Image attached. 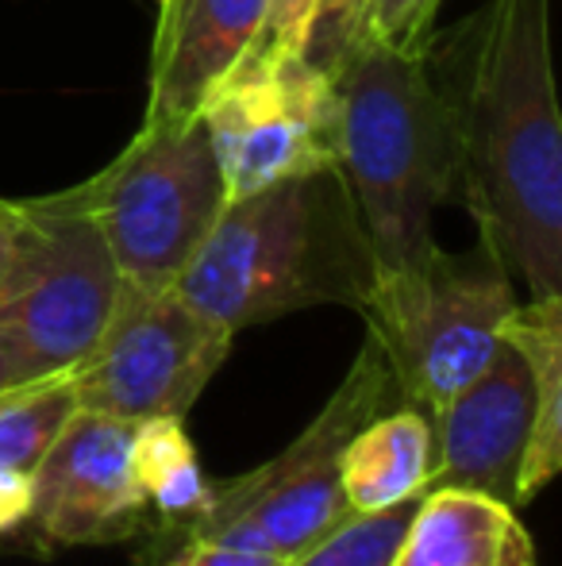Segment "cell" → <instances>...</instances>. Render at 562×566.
I'll return each mask as SVG.
<instances>
[{"instance_id":"cell-12","label":"cell","mask_w":562,"mask_h":566,"mask_svg":"<svg viewBox=\"0 0 562 566\" xmlns=\"http://www.w3.org/2000/svg\"><path fill=\"white\" fill-rule=\"evenodd\" d=\"M266 20V0H158L142 124L201 116L243 66Z\"/></svg>"},{"instance_id":"cell-6","label":"cell","mask_w":562,"mask_h":566,"mask_svg":"<svg viewBox=\"0 0 562 566\" xmlns=\"http://www.w3.org/2000/svg\"><path fill=\"white\" fill-rule=\"evenodd\" d=\"M82 193L120 277L139 290H173L227 205L201 116L142 124Z\"/></svg>"},{"instance_id":"cell-26","label":"cell","mask_w":562,"mask_h":566,"mask_svg":"<svg viewBox=\"0 0 562 566\" xmlns=\"http://www.w3.org/2000/svg\"><path fill=\"white\" fill-rule=\"evenodd\" d=\"M12 231H15V201L0 197V270H4L8 247H12Z\"/></svg>"},{"instance_id":"cell-3","label":"cell","mask_w":562,"mask_h":566,"mask_svg":"<svg viewBox=\"0 0 562 566\" xmlns=\"http://www.w3.org/2000/svg\"><path fill=\"white\" fill-rule=\"evenodd\" d=\"M336 166L367 231L374 285H397L432 259V212L455 189L447 93L424 59L359 39L331 74ZM370 301V297H367Z\"/></svg>"},{"instance_id":"cell-11","label":"cell","mask_w":562,"mask_h":566,"mask_svg":"<svg viewBox=\"0 0 562 566\" xmlns=\"http://www.w3.org/2000/svg\"><path fill=\"white\" fill-rule=\"evenodd\" d=\"M536 378L528 358L501 339L481 374L432 412L427 490H470L520 509V470L532 443Z\"/></svg>"},{"instance_id":"cell-1","label":"cell","mask_w":562,"mask_h":566,"mask_svg":"<svg viewBox=\"0 0 562 566\" xmlns=\"http://www.w3.org/2000/svg\"><path fill=\"white\" fill-rule=\"evenodd\" d=\"M455 189L532 297H562V119L548 0H489L463 97H447Z\"/></svg>"},{"instance_id":"cell-7","label":"cell","mask_w":562,"mask_h":566,"mask_svg":"<svg viewBox=\"0 0 562 566\" xmlns=\"http://www.w3.org/2000/svg\"><path fill=\"white\" fill-rule=\"evenodd\" d=\"M517 305L512 274L481 239L474 251L435 247L413 277L370 293L362 316L390 358L397 405L432 417L494 358Z\"/></svg>"},{"instance_id":"cell-20","label":"cell","mask_w":562,"mask_h":566,"mask_svg":"<svg viewBox=\"0 0 562 566\" xmlns=\"http://www.w3.org/2000/svg\"><path fill=\"white\" fill-rule=\"evenodd\" d=\"M370 0H316L312 23H308L305 54L300 59L316 66L320 74H336L339 62L351 54V46L362 39L367 28Z\"/></svg>"},{"instance_id":"cell-25","label":"cell","mask_w":562,"mask_h":566,"mask_svg":"<svg viewBox=\"0 0 562 566\" xmlns=\"http://www.w3.org/2000/svg\"><path fill=\"white\" fill-rule=\"evenodd\" d=\"M494 566H536V544L528 536V528H520L517 536L509 539V547L501 552V559Z\"/></svg>"},{"instance_id":"cell-22","label":"cell","mask_w":562,"mask_h":566,"mask_svg":"<svg viewBox=\"0 0 562 566\" xmlns=\"http://www.w3.org/2000/svg\"><path fill=\"white\" fill-rule=\"evenodd\" d=\"M150 566H285L289 559L271 552H255V547L240 544H220V539H178V544L162 547Z\"/></svg>"},{"instance_id":"cell-5","label":"cell","mask_w":562,"mask_h":566,"mask_svg":"<svg viewBox=\"0 0 562 566\" xmlns=\"http://www.w3.org/2000/svg\"><path fill=\"white\" fill-rule=\"evenodd\" d=\"M120 282L82 181L15 201L12 247L0 270V332L20 347L31 378H59L89 355Z\"/></svg>"},{"instance_id":"cell-8","label":"cell","mask_w":562,"mask_h":566,"mask_svg":"<svg viewBox=\"0 0 562 566\" xmlns=\"http://www.w3.org/2000/svg\"><path fill=\"white\" fill-rule=\"evenodd\" d=\"M232 339V332L216 328L178 290L120 282L105 332L70 370V389L77 409L124 424L185 417L224 366Z\"/></svg>"},{"instance_id":"cell-15","label":"cell","mask_w":562,"mask_h":566,"mask_svg":"<svg viewBox=\"0 0 562 566\" xmlns=\"http://www.w3.org/2000/svg\"><path fill=\"white\" fill-rule=\"evenodd\" d=\"M505 339L528 358L540 401L520 470V505H528L562 467V297H532L517 305L505 324Z\"/></svg>"},{"instance_id":"cell-24","label":"cell","mask_w":562,"mask_h":566,"mask_svg":"<svg viewBox=\"0 0 562 566\" xmlns=\"http://www.w3.org/2000/svg\"><path fill=\"white\" fill-rule=\"evenodd\" d=\"M31 381L35 378L28 374V363H23L20 347L0 332V397L12 394V389H20V386H31Z\"/></svg>"},{"instance_id":"cell-19","label":"cell","mask_w":562,"mask_h":566,"mask_svg":"<svg viewBox=\"0 0 562 566\" xmlns=\"http://www.w3.org/2000/svg\"><path fill=\"white\" fill-rule=\"evenodd\" d=\"M443 0H370L362 39L401 54V59H424L435 46V23H439Z\"/></svg>"},{"instance_id":"cell-13","label":"cell","mask_w":562,"mask_h":566,"mask_svg":"<svg viewBox=\"0 0 562 566\" xmlns=\"http://www.w3.org/2000/svg\"><path fill=\"white\" fill-rule=\"evenodd\" d=\"M432 474V420L397 405L351 436L339 467L351 513H382L409 497H421Z\"/></svg>"},{"instance_id":"cell-2","label":"cell","mask_w":562,"mask_h":566,"mask_svg":"<svg viewBox=\"0 0 562 566\" xmlns=\"http://www.w3.org/2000/svg\"><path fill=\"white\" fill-rule=\"evenodd\" d=\"M367 231L339 166L293 174L224 205L173 290L216 328H243L316 305L367 308Z\"/></svg>"},{"instance_id":"cell-16","label":"cell","mask_w":562,"mask_h":566,"mask_svg":"<svg viewBox=\"0 0 562 566\" xmlns=\"http://www.w3.org/2000/svg\"><path fill=\"white\" fill-rule=\"evenodd\" d=\"M131 470L147 505L158 513L155 544L181 536L212 501V478L201 470L181 417H150L131 424Z\"/></svg>"},{"instance_id":"cell-10","label":"cell","mask_w":562,"mask_h":566,"mask_svg":"<svg viewBox=\"0 0 562 566\" xmlns=\"http://www.w3.org/2000/svg\"><path fill=\"white\" fill-rule=\"evenodd\" d=\"M147 493L131 470V424L77 409L31 474L23 528L39 547H93L147 524Z\"/></svg>"},{"instance_id":"cell-9","label":"cell","mask_w":562,"mask_h":566,"mask_svg":"<svg viewBox=\"0 0 562 566\" xmlns=\"http://www.w3.org/2000/svg\"><path fill=\"white\" fill-rule=\"evenodd\" d=\"M227 201L336 166L331 77L305 59H243L201 108Z\"/></svg>"},{"instance_id":"cell-21","label":"cell","mask_w":562,"mask_h":566,"mask_svg":"<svg viewBox=\"0 0 562 566\" xmlns=\"http://www.w3.org/2000/svg\"><path fill=\"white\" fill-rule=\"evenodd\" d=\"M316 0H266V20L247 59H297L305 54Z\"/></svg>"},{"instance_id":"cell-18","label":"cell","mask_w":562,"mask_h":566,"mask_svg":"<svg viewBox=\"0 0 562 566\" xmlns=\"http://www.w3.org/2000/svg\"><path fill=\"white\" fill-rule=\"evenodd\" d=\"M421 497H409L382 513H351L339 528L293 555L285 566H393L397 544L413 521Z\"/></svg>"},{"instance_id":"cell-23","label":"cell","mask_w":562,"mask_h":566,"mask_svg":"<svg viewBox=\"0 0 562 566\" xmlns=\"http://www.w3.org/2000/svg\"><path fill=\"white\" fill-rule=\"evenodd\" d=\"M31 516V474L0 470V539L20 532Z\"/></svg>"},{"instance_id":"cell-17","label":"cell","mask_w":562,"mask_h":566,"mask_svg":"<svg viewBox=\"0 0 562 566\" xmlns=\"http://www.w3.org/2000/svg\"><path fill=\"white\" fill-rule=\"evenodd\" d=\"M77 412L70 374L20 386L0 397V470L35 474L46 448Z\"/></svg>"},{"instance_id":"cell-4","label":"cell","mask_w":562,"mask_h":566,"mask_svg":"<svg viewBox=\"0 0 562 566\" xmlns=\"http://www.w3.org/2000/svg\"><path fill=\"white\" fill-rule=\"evenodd\" d=\"M390 405H397L390 358L367 328L347 378L328 397V405L308 420L305 432L263 467L224 485L212 482V501L204 505V513L181 536L150 544L147 559H155L162 547L178 539H220V544L255 547L282 559L300 555L351 516L343 482H339L343 451L351 436Z\"/></svg>"},{"instance_id":"cell-14","label":"cell","mask_w":562,"mask_h":566,"mask_svg":"<svg viewBox=\"0 0 562 566\" xmlns=\"http://www.w3.org/2000/svg\"><path fill=\"white\" fill-rule=\"evenodd\" d=\"M524 524L517 509L470 490H424L393 566H494Z\"/></svg>"}]
</instances>
